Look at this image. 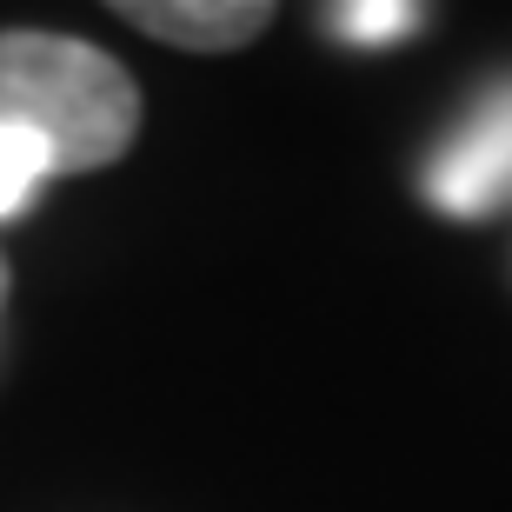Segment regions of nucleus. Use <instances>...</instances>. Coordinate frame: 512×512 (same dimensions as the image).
Wrapping results in <instances>:
<instances>
[{"instance_id": "4", "label": "nucleus", "mask_w": 512, "mask_h": 512, "mask_svg": "<svg viewBox=\"0 0 512 512\" xmlns=\"http://www.w3.org/2000/svg\"><path fill=\"white\" fill-rule=\"evenodd\" d=\"M326 27L340 40H353V47H386V40H406L426 20V7H413V0H346V7H326Z\"/></svg>"}, {"instance_id": "5", "label": "nucleus", "mask_w": 512, "mask_h": 512, "mask_svg": "<svg viewBox=\"0 0 512 512\" xmlns=\"http://www.w3.org/2000/svg\"><path fill=\"white\" fill-rule=\"evenodd\" d=\"M54 180V160L27 133H0V220H14L40 200V187Z\"/></svg>"}, {"instance_id": "3", "label": "nucleus", "mask_w": 512, "mask_h": 512, "mask_svg": "<svg viewBox=\"0 0 512 512\" xmlns=\"http://www.w3.org/2000/svg\"><path fill=\"white\" fill-rule=\"evenodd\" d=\"M114 14L167 47H187V54H233L273 27L266 0H120Z\"/></svg>"}, {"instance_id": "1", "label": "nucleus", "mask_w": 512, "mask_h": 512, "mask_svg": "<svg viewBox=\"0 0 512 512\" xmlns=\"http://www.w3.org/2000/svg\"><path fill=\"white\" fill-rule=\"evenodd\" d=\"M0 133H27L60 173H100L140 140V87L107 47L47 27H0Z\"/></svg>"}, {"instance_id": "2", "label": "nucleus", "mask_w": 512, "mask_h": 512, "mask_svg": "<svg viewBox=\"0 0 512 512\" xmlns=\"http://www.w3.org/2000/svg\"><path fill=\"white\" fill-rule=\"evenodd\" d=\"M512 193V80L493 87L473 114L439 140L433 167H426V200L439 213L479 220Z\"/></svg>"}, {"instance_id": "6", "label": "nucleus", "mask_w": 512, "mask_h": 512, "mask_svg": "<svg viewBox=\"0 0 512 512\" xmlns=\"http://www.w3.org/2000/svg\"><path fill=\"white\" fill-rule=\"evenodd\" d=\"M7 280H14V273H7V253H0V300H7Z\"/></svg>"}]
</instances>
